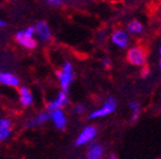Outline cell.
<instances>
[{"label": "cell", "mask_w": 161, "mask_h": 159, "mask_svg": "<svg viewBox=\"0 0 161 159\" xmlns=\"http://www.w3.org/2000/svg\"><path fill=\"white\" fill-rule=\"evenodd\" d=\"M19 101L24 107H28L33 104L34 97L29 88L27 87H20L19 88Z\"/></svg>", "instance_id": "cell-13"}, {"label": "cell", "mask_w": 161, "mask_h": 159, "mask_svg": "<svg viewBox=\"0 0 161 159\" xmlns=\"http://www.w3.org/2000/svg\"><path fill=\"white\" fill-rule=\"evenodd\" d=\"M56 75H57L58 81H59L62 90L65 92H68L70 85L73 84L74 78H75V70H74L72 62L70 61L64 62Z\"/></svg>", "instance_id": "cell-2"}, {"label": "cell", "mask_w": 161, "mask_h": 159, "mask_svg": "<svg viewBox=\"0 0 161 159\" xmlns=\"http://www.w3.org/2000/svg\"><path fill=\"white\" fill-rule=\"evenodd\" d=\"M108 159H118V157L114 156V155H112V156H110V158H108Z\"/></svg>", "instance_id": "cell-24"}, {"label": "cell", "mask_w": 161, "mask_h": 159, "mask_svg": "<svg viewBox=\"0 0 161 159\" xmlns=\"http://www.w3.org/2000/svg\"><path fill=\"white\" fill-rule=\"evenodd\" d=\"M126 61L131 66L138 68H144L148 62V54L142 46H130L126 51Z\"/></svg>", "instance_id": "cell-1"}, {"label": "cell", "mask_w": 161, "mask_h": 159, "mask_svg": "<svg viewBox=\"0 0 161 159\" xmlns=\"http://www.w3.org/2000/svg\"><path fill=\"white\" fill-rule=\"evenodd\" d=\"M48 119H49V112L48 111L39 112L38 115H36L35 117L30 118L29 120H27L26 127H28V128H35V127L43 125L44 122H46Z\"/></svg>", "instance_id": "cell-12"}, {"label": "cell", "mask_w": 161, "mask_h": 159, "mask_svg": "<svg viewBox=\"0 0 161 159\" xmlns=\"http://www.w3.org/2000/svg\"><path fill=\"white\" fill-rule=\"evenodd\" d=\"M126 33L130 36H140L144 31V25L138 19L130 20L126 25Z\"/></svg>", "instance_id": "cell-11"}, {"label": "cell", "mask_w": 161, "mask_h": 159, "mask_svg": "<svg viewBox=\"0 0 161 159\" xmlns=\"http://www.w3.org/2000/svg\"><path fill=\"white\" fill-rule=\"evenodd\" d=\"M159 66L161 68V47L159 48Z\"/></svg>", "instance_id": "cell-23"}, {"label": "cell", "mask_w": 161, "mask_h": 159, "mask_svg": "<svg viewBox=\"0 0 161 159\" xmlns=\"http://www.w3.org/2000/svg\"><path fill=\"white\" fill-rule=\"evenodd\" d=\"M0 76H1V72H0Z\"/></svg>", "instance_id": "cell-25"}, {"label": "cell", "mask_w": 161, "mask_h": 159, "mask_svg": "<svg viewBox=\"0 0 161 159\" xmlns=\"http://www.w3.org/2000/svg\"><path fill=\"white\" fill-rule=\"evenodd\" d=\"M116 107H118V102H116L115 98L108 97L100 107L94 109L93 111L88 115V119L96 120V119H101V118L108 117V116H110V115H112L115 111Z\"/></svg>", "instance_id": "cell-3"}, {"label": "cell", "mask_w": 161, "mask_h": 159, "mask_svg": "<svg viewBox=\"0 0 161 159\" xmlns=\"http://www.w3.org/2000/svg\"><path fill=\"white\" fill-rule=\"evenodd\" d=\"M102 65H103V67L104 68H110L111 66H112V62H111V59L110 58H108V57H105V58H103L102 59Z\"/></svg>", "instance_id": "cell-19"}, {"label": "cell", "mask_w": 161, "mask_h": 159, "mask_svg": "<svg viewBox=\"0 0 161 159\" xmlns=\"http://www.w3.org/2000/svg\"><path fill=\"white\" fill-rule=\"evenodd\" d=\"M0 82L6 85V86H9V87H19L20 85L17 76L10 74V72H3L0 76Z\"/></svg>", "instance_id": "cell-14"}, {"label": "cell", "mask_w": 161, "mask_h": 159, "mask_svg": "<svg viewBox=\"0 0 161 159\" xmlns=\"http://www.w3.org/2000/svg\"><path fill=\"white\" fill-rule=\"evenodd\" d=\"M68 102H69V98H68L67 92L60 90L57 94V96H56L52 101L48 102L46 108H47L48 112H52V111H54V110L63 109L65 106H67Z\"/></svg>", "instance_id": "cell-7"}, {"label": "cell", "mask_w": 161, "mask_h": 159, "mask_svg": "<svg viewBox=\"0 0 161 159\" xmlns=\"http://www.w3.org/2000/svg\"><path fill=\"white\" fill-rule=\"evenodd\" d=\"M46 3L52 7H62V6H64V0H46Z\"/></svg>", "instance_id": "cell-18"}, {"label": "cell", "mask_w": 161, "mask_h": 159, "mask_svg": "<svg viewBox=\"0 0 161 159\" xmlns=\"http://www.w3.org/2000/svg\"><path fill=\"white\" fill-rule=\"evenodd\" d=\"M0 132L10 135L11 132V121L7 118H1L0 119Z\"/></svg>", "instance_id": "cell-16"}, {"label": "cell", "mask_w": 161, "mask_h": 159, "mask_svg": "<svg viewBox=\"0 0 161 159\" xmlns=\"http://www.w3.org/2000/svg\"><path fill=\"white\" fill-rule=\"evenodd\" d=\"M6 26H7V23H6L5 20L0 19V28H1V27H6Z\"/></svg>", "instance_id": "cell-22"}, {"label": "cell", "mask_w": 161, "mask_h": 159, "mask_svg": "<svg viewBox=\"0 0 161 159\" xmlns=\"http://www.w3.org/2000/svg\"><path fill=\"white\" fill-rule=\"evenodd\" d=\"M49 119L58 130H64L67 126V117L63 109H57L49 112Z\"/></svg>", "instance_id": "cell-8"}, {"label": "cell", "mask_w": 161, "mask_h": 159, "mask_svg": "<svg viewBox=\"0 0 161 159\" xmlns=\"http://www.w3.org/2000/svg\"><path fill=\"white\" fill-rule=\"evenodd\" d=\"M148 74H149L148 69H146V68H142V76H143V77H146V76H148Z\"/></svg>", "instance_id": "cell-21"}, {"label": "cell", "mask_w": 161, "mask_h": 159, "mask_svg": "<svg viewBox=\"0 0 161 159\" xmlns=\"http://www.w3.org/2000/svg\"><path fill=\"white\" fill-rule=\"evenodd\" d=\"M35 31L38 35V38L42 42H48L52 39V31H50L49 26L46 21L40 20L35 25Z\"/></svg>", "instance_id": "cell-9"}, {"label": "cell", "mask_w": 161, "mask_h": 159, "mask_svg": "<svg viewBox=\"0 0 161 159\" xmlns=\"http://www.w3.org/2000/svg\"><path fill=\"white\" fill-rule=\"evenodd\" d=\"M97 134H98L97 128L95 126H93V125H88V126L84 127L83 129L80 130L77 138H76L75 145L80 147V146L92 144L95 140L96 137H97Z\"/></svg>", "instance_id": "cell-6"}, {"label": "cell", "mask_w": 161, "mask_h": 159, "mask_svg": "<svg viewBox=\"0 0 161 159\" xmlns=\"http://www.w3.org/2000/svg\"><path fill=\"white\" fill-rule=\"evenodd\" d=\"M36 33L35 27L29 26L26 29L20 30L16 33V41L19 44L20 46H23L26 49H35L38 45V41L34 38V35Z\"/></svg>", "instance_id": "cell-4"}, {"label": "cell", "mask_w": 161, "mask_h": 159, "mask_svg": "<svg viewBox=\"0 0 161 159\" xmlns=\"http://www.w3.org/2000/svg\"><path fill=\"white\" fill-rule=\"evenodd\" d=\"M110 40L112 42V45L115 46L119 49H128L130 47L131 36L126 33L125 29L118 28V29L112 31L110 36Z\"/></svg>", "instance_id": "cell-5"}, {"label": "cell", "mask_w": 161, "mask_h": 159, "mask_svg": "<svg viewBox=\"0 0 161 159\" xmlns=\"http://www.w3.org/2000/svg\"><path fill=\"white\" fill-rule=\"evenodd\" d=\"M74 112H75L76 115H78V116H80V115H84L86 111V108H85V105L83 104H76L75 106H74Z\"/></svg>", "instance_id": "cell-17"}, {"label": "cell", "mask_w": 161, "mask_h": 159, "mask_svg": "<svg viewBox=\"0 0 161 159\" xmlns=\"http://www.w3.org/2000/svg\"><path fill=\"white\" fill-rule=\"evenodd\" d=\"M105 155V149L103 145L98 142H92L86 150V159H103Z\"/></svg>", "instance_id": "cell-10"}, {"label": "cell", "mask_w": 161, "mask_h": 159, "mask_svg": "<svg viewBox=\"0 0 161 159\" xmlns=\"http://www.w3.org/2000/svg\"><path fill=\"white\" fill-rule=\"evenodd\" d=\"M8 137H9V135H8V134H3V132H0V141H1V140L7 139Z\"/></svg>", "instance_id": "cell-20"}, {"label": "cell", "mask_w": 161, "mask_h": 159, "mask_svg": "<svg viewBox=\"0 0 161 159\" xmlns=\"http://www.w3.org/2000/svg\"><path fill=\"white\" fill-rule=\"evenodd\" d=\"M129 108L131 111V121L136 122L140 118L141 115V106L136 101H130L129 102Z\"/></svg>", "instance_id": "cell-15"}]
</instances>
